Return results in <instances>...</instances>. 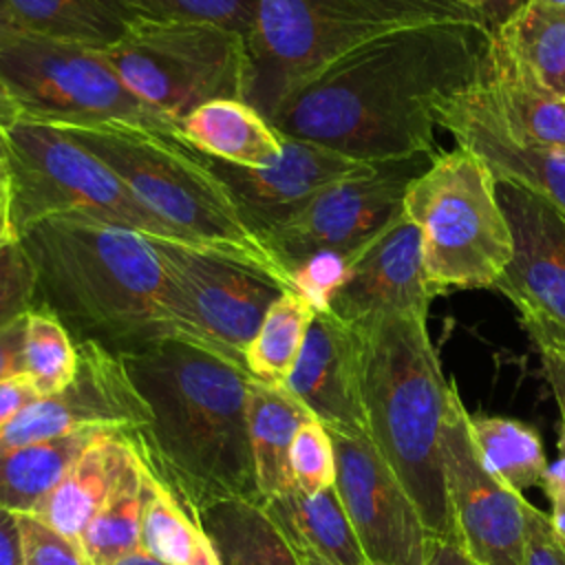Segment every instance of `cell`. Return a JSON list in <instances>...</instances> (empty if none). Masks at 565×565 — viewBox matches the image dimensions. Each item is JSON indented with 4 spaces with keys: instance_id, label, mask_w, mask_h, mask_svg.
<instances>
[{
    "instance_id": "obj_1",
    "label": "cell",
    "mask_w": 565,
    "mask_h": 565,
    "mask_svg": "<svg viewBox=\"0 0 565 565\" xmlns=\"http://www.w3.org/2000/svg\"><path fill=\"white\" fill-rule=\"evenodd\" d=\"M488 33L455 22L373 38L294 86L269 124L291 139L382 166L435 152V104L479 77Z\"/></svg>"
},
{
    "instance_id": "obj_2",
    "label": "cell",
    "mask_w": 565,
    "mask_h": 565,
    "mask_svg": "<svg viewBox=\"0 0 565 565\" xmlns=\"http://www.w3.org/2000/svg\"><path fill=\"white\" fill-rule=\"evenodd\" d=\"M119 353L150 408V424L128 439L177 501L194 519L223 499L260 503L245 415L249 375L174 338Z\"/></svg>"
},
{
    "instance_id": "obj_3",
    "label": "cell",
    "mask_w": 565,
    "mask_h": 565,
    "mask_svg": "<svg viewBox=\"0 0 565 565\" xmlns=\"http://www.w3.org/2000/svg\"><path fill=\"white\" fill-rule=\"evenodd\" d=\"M353 327L369 437L415 503L426 532L459 539L441 459L455 384L441 371L426 316L393 313Z\"/></svg>"
},
{
    "instance_id": "obj_4",
    "label": "cell",
    "mask_w": 565,
    "mask_h": 565,
    "mask_svg": "<svg viewBox=\"0 0 565 565\" xmlns=\"http://www.w3.org/2000/svg\"><path fill=\"white\" fill-rule=\"evenodd\" d=\"M46 305L95 340L132 349L168 338L166 271L150 236L86 218H46L18 236Z\"/></svg>"
},
{
    "instance_id": "obj_5",
    "label": "cell",
    "mask_w": 565,
    "mask_h": 565,
    "mask_svg": "<svg viewBox=\"0 0 565 565\" xmlns=\"http://www.w3.org/2000/svg\"><path fill=\"white\" fill-rule=\"evenodd\" d=\"M57 128L99 157L181 241L258 267L296 289L207 157L181 135L124 121Z\"/></svg>"
},
{
    "instance_id": "obj_6",
    "label": "cell",
    "mask_w": 565,
    "mask_h": 565,
    "mask_svg": "<svg viewBox=\"0 0 565 565\" xmlns=\"http://www.w3.org/2000/svg\"><path fill=\"white\" fill-rule=\"evenodd\" d=\"M433 22L486 31L481 18L457 0H260L247 38V104L269 117L294 86L344 53L384 33Z\"/></svg>"
},
{
    "instance_id": "obj_7",
    "label": "cell",
    "mask_w": 565,
    "mask_h": 565,
    "mask_svg": "<svg viewBox=\"0 0 565 565\" xmlns=\"http://www.w3.org/2000/svg\"><path fill=\"white\" fill-rule=\"evenodd\" d=\"M404 214L419 227L424 265L441 294L492 289L512 258V234L488 163L457 146L413 179Z\"/></svg>"
},
{
    "instance_id": "obj_8",
    "label": "cell",
    "mask_w": 565,
    "mask_h": 565,
    "mask_svg": "<svg viewBox=\"0 0 565 565\" xmlns=\"http://www.w3.org/2000/svg\"><path fill=\"white\" fill-rule=\"evenodd\" d=\"M4 179L15 236L66 216L181 241L99 157L57 126L20 119L9 132Z\"/></svg>"
},
{
    "instance_id": "obj_9",
    "label": "cell",
    "mask_w": 565,
    "mask_h": 565,
    "mask_svg": "<svg viewBox=\"0 0 565 565\" xmlns=\"http://www.w3.org/2000/svg\"><path fill=\"white\" fill-rule=\"evenodd\" d=\"M104 55L141 102L177 126L207 102H247V38L216 24L132 18Z\"/></svg>"
},
{
    "instance_id": "obj_10",
    "label": "cell",
    "mask_w": 565,
    "mask_h": 565,
    "mask_svg": "<svg viewBox=\"0 0 565 565\" xmlns=\"http://www.w3.org/2000/svg\"><path fill=\"white\" fill-rule=\"evenodd\" d=\"M0 84L29 121L49 126L124 121L181 135L172 119L124 84L104 51L86 44L13 29L0 42Z\"/></svg>"
},
{
    "instance_id": "obj_11",
    "label": "cell",
    "mask_w": 565,
    "mask_h": 565,
    "mask_svg": "<svg viewBox=\"0 0 565 565\" xmlns=\"http://www.w3.org/2000/svg\"><path fill=\"white\" fill-rule=\"evenodd\" d=\"M150 238L166 271L168 338L194 344L245 371L247 347L267 309L291 287L212 249L174 238Z\"/></svg>"
},
{
    "instance_id": "obj_12",
    "label": "cell",
    "mask_w": 565,
    "mask_h": 565,
    "mask_svg": "<svg viewBox=\"0 0 565 565\" xmlns=\"http://www.w3.org/2000/svg\"><path fill=\"white\" fill-rule=\"evenodd\" d=\"M437 152L382 163L377 172L327 188L298 212L269 227L263 236L289 271L318 256L335 254L353 260L371 241L404 214V196Z\"/></svg>"
},
{
    "instance_id": "obj_13",
    "label": "cell",
    "mask_w": 565,
    "mask_h": 565,
    "mask_svg": "<svg viewBox=\"0 0 565 565\" xmlns=\"http://www.w3.org/2000/svg\"><path fill=\"white\" fill-rule=\"evenodd\" d=\"M512 258L492 285L519 311L534 347H565V214L539 194L497 181Z\"/></svg>"
},
{
    "instance_id": "obj_14",
    "label": "cell",
    "mask_w": 565,
    "mask_h": 565,
    "mask_svg": "<svg viewBox=\"0 0 565 565\" xmlns=\"http://www.w3.org/2000/svg\"><path fill=\"white\" fill-rule=\"evenodd\" d=\"M468 415L455 388L441 437V459L459 541L481 565H525L527 499L483 463Z\"/></svg>"
},
{
    "instance_id": "obj_15",
    "label": "cell",
    "mask_w": 565,
    "mask_h": 565,
    "mask_svg": "<svg viewBox=\"0 0 565 565\" xmlns=\"http://www.w3.org/2000/svg\"><path fill=\"white\" fill-rule=\"evenodd\" d=\"M335 490L371 565H424L428 532L369 435L331 430Z\"/></svg>"
},
{
    "instance_id": "obj_16",
    "label": "cell",
    "mask_w": 565,
    "mask_h": 565,
    "mask_svg": "<svg viewBox=\"0 0 565 565\" xmlns=\"http://www.w3.org/2000/svg\"><path fill=\"white\" fill-rule=\"evenodd\" d=\"M77 349L73 382L29 404L0 433V452L90 426L132 433L150 424V408L135 388L121 353L95 338H84Z\"/></svg>"
},
{
    "instance_id": "obj_17",
    "label": "cell",
    "mask_w": 565,
    "mask_h": 565,
    "mask_svg": "<svg viewBox=\"0 0 565 565\" xmlns=\"http://www.w3.org/2000/svg\"><path fill=\"white\" fill-rule=\"evenodd\" d=\"M439 294L424 265L419 227L402 214L351 260L327 309L349 324L393 313L426 316Z\"/></svg>"
},
{
    "instance_id": "obj_18",
    "label": "cell",
    "mask_w": 565,
    "mask_h": 565,
    "mask_svg": "<svg viewBox=\"0 0 565 565\" xmlns=\"http://www.w3.org/2000/svg\"><path fill=\"white\" fill-rule=\"evenodd\" d=\"M207 163L225 181L260 234L327 188L377 172V166L291 137H282V154L265 168H241L212 157H207Z\"/></svg>"
},
{
    "instance_id": "obj_19",
    "label": "cell",
    "mask_w": 565,
    "mask_h": 565,
    "mask_svg": "<svg viewBox=\"0 0 565 565\" xmlns=\"http://www.w3.org/2000/svg\"><path fill=\"white\" fill-rule=\"evenodd\" d=\"M331 430L369 435L358 329L316 309L300 355L282 384Z\"/></svg>"
},
{
    "instance_id": "obj_20",
    "label": "cell",
    "mask_w": 565,
    "mask_h": 565,
    "mask_svg": "<svg viewBox=\"0 0 565 565\" xmlns=\"http://www.w3.org/2000/svg\"><path fill=\"white\" fill-rule=\"evenodd\" d=\"M433 110L437 126L446 128L457 146L479 154L494 181L530 190L565 214V150L516 141L477 82Z\"/></svg>"
},
{
    "instance_id": "obj_21",
    "label": "cell",
    "mask_w": 565,
    "mask_h": 565,
    "mask_svg": "<svg viewBox=\"0 0 565 565\" xmlns=\"http://www.w3.org/2000/svg\"><path fill=\"white\" fill-rule=\"evenodd\" d=\"M135 452L128 433L117 428L104 430L75 459L62 481L35 510V516L79 543L82 532L106 503Z\"/></svg>"
},
{
    "instance_id": "obj_22",
    "label": "cell",
    "mask_w": 565,
    "mask_h": 565,
    "mask_svg": "<svg viewBox=\"0 0 565 565\" xmlns=\"http://www.w3.org/2000/svg\"><path fill=\"white\" fill-rule=\"evenodd\" d=\"M477 84L516 141L565 150V102L527 79L490 35Z\"/></svg>"
},
{
    "instance_id": "obj_23",
    "label": "cell",
    "mask_w": 565,
    "mask_h": 565,
    "mask_svg": "<svg viewBox=\"0 0 565 565\" xmlns=\"http://www.w3.org/2000/svg\"><path fill=\"white\" fill-rule=\"evenodd\" d=\"M181 137L205 157L265 168L282 154V135L245 99H214L179 121Z\"/></svg>"
},
{
    "instance_id": "obj_24",
    "label": "cell",
    "mask_w": 565,
    "mask_h": 565,
    "mask_svg": "<svg viewBox=\"0 0 565 565\" xmlns=\"http://www.w3.org/2000/svg\"><path fill=\"white\" fill-rule=\"evenodd\" d=\"M247 435L260 503L294 488L289 450L311 413L285 388L258 380L247 382Z\"/></svg>"
},
{
    "instance_id": "obj_25",
    "label": "cell",
    "mask_w": 565,
    "mask_h": 565,
    "mask_svg": "<svg viewBox=\"0 0 565 565\" xmlns=\"http://www.w3.org/2000/svg\"><path fill=\"white\" fill-rule=\"evenodd\" d=\"M294 550L311 552L333 565H369L335 486L307 494L291 488L263 503Z\"/></svg>"
},
{
    "instance_id": "obj_26",
    "label": "cell",
    "mask_w": 565,
    "mask_h": 565,
    "mask_svg": "<svg viewBox=\"0 0 565 565\" xmlns=\"http://www.w3.org/2000/svg\"><path fill=\"white\" fill-rule=\"evenodd\" d=\"M196 521L218 565H300L296 550L258 501H214L196 512Z\"/></svg>"
},
{
    "instance_id": "obj_27",
    "label": "cell",
    "mask_w": 565,
    "mask_h": 565,
    "mask_svg": "<svg viewBox=\"0 0 565 565\" xmlns=\"http://www.w3.org/2000/svg\"><path fill=\"white\" fill-rule=\"evenodd\" d=\"M15 31L108 49L135 18L121 0H0Z\"/></svg>"
},
{
    "instance_id": "obj_28",
    "label": "cell",
    "mask_w": 565,
    "mask_h": 565,
    "mask_svg": "<svg viewBox=\"0 0 565 565\" xmlns=\"http://www.w3.org/2000/svg\"><path fill=\"white\" fill-rule=\"evenodd\" d=\"M104 430L108 428L90 426L0 452V508L15 514H35L84 448Z\"/></svg>"
},
{
    "instance_id": "obj_29",
    "label": "cell",
    "mask_w": 565,
    "mask_h": 565,
    "mask_svg": "<svg viewBox=\"0 0 565 565\" xmlns=\"http://www.w3.org/2000/svg\"><path fill=\"white\" fill-rule=\"evenodd\" d=\"M490 38L527 79L565 102V4L530 0Z\"/></svg>"
},
{
    "instance_id": "obj_30",
    "label": "cell",
    "mask_w": 565,
    "mask_h": 565,
    "mask_svg": "<svg viewBox=\"0 0 565 565\" xmlns=\"http://www.w3.org/2000/svg\"><path fill=\"white\" fill-rule=\"evenodd\" d=\"M148 479L150 470L135 452L115 490L79 536V547L90 565H115L121 558L139 552Z\"/></svg>"
},
{
    "instance_id": "obj_31",
    "label": "cell",
    "mask_w": 565,
    "mask_h": 565,
    "mask_svg": "<svg viewBox=\"0 0 565 565\" xmlns=\"http://www.w3.org/2000/svg\"><path fill=\"white\" fill-rule=\"evenodd\" d=\"M313 316L316 305L302 291H282L267 309L260 329L247 347L245 371L249 377L282 386L300 355Z\"/></svg>"
},
{
    "instance_id": "obj_32",
    "label": "cell",
    "mask_w": 565,
    "mask_h": 565,
    "mask_svg": "<svg viewBox=\"0 0 565 565\" xmlns=\"http://www.w3.org/2000/svg\"><path fill=\"white\" fill-rule=\"evenodd\" d=\"M468 426L483 463L510 488L523 492L543 486L547 457L534 426L501 415H468Z\"/></svg>"
},
{
    "instance_id": "obj_33",
    "label": "cell",
    "mask_w": 565,
    "mask_h": 565,
    "mask_svg": "<svg viewBox=\"0 0 565 565\" xmlns=\"http://www.w3.org/2000/svg\"><path fill=\"white\" fill-rule=\"evenodd\" d=\"M139 550L168 565H218L199 521L150 472Z\"/></svg>"
},
{
    "instance_id": "obj_34",
    "label": "cell",
    "mask_w": 565,
    "mask_h": 565,
    "mask_svg": "<svg viewBox=\"0 0 565 565\" xmlns=\"http://www.w3.org/2000/svg\"><path fill=\"white\" fill-rule=\"evenodd\" d=\"M79 364V349L62 318L49 307H31L24 316V373L40 397L66 388Z\"/></svg>"
},
{
    "instance_id": "obj_35",
    "label": "cell",
    "mask_w": 565,
    "mask_h": 565,
    "mask_svg": "<svg viewBox=\"0 0 565 565\" xmlns=\"http://www.w3.org/2000/svg\"><path fill=\"white\" fill-rule=\"evenodd\" d=\"M135 18L172 20V22H207L249 38L260 0H121Z\"/></svg>"
},
{
    "instance_id": "obj_36",
    "label": "cell",
    "mask_w": 565,
    "mask_h": 565,
    "mask_svg": "<svg viewBox=\"0 0 565 565\" xmlns=\"http://www.w3.org/2000/svg\"><path fill=\"white\" fill-rule=\"evenodd\" d=\"M289 466L294 486L307 494H318L335 486V450L331 433L313 415L302 422L291 441Z\"/></svg>"
},
{
    "instance_id": "obj_37",
    "label": "cell",
    "mask_w": 565,
    "mask_h": 565,
    "mask_svg": "<svg viewBox=\"0 0 565 565\" xmlns=\"http://www.w3.org/2000/svg\"><path fill=\"white\" fill-rule=\"evenodd\" d=\"M38 294L35 265L20 238L0 247V329L22 318Z\"/></svg>"
},
{
    "instance_id": "obj_38",
    "label": "cell",
    "mask_w": 565,
    "mask_h": 565,
    "mask_svg": "<svg viewBox=\"0 0 565 565\" xmlns=\"http://www.w3.org/2000/svg\"><path fill=\"white\" fill-rule=\"evenodd\" d=\"M24 565H90L77 541L60 534L35 514H15Z\"/></svg>"
},
{
    "instance_id": "obj_39",
    "label": "cell",
    "mask_w": 565,
    "mask_h": 565,
    "mask_svg": "<svg viewBox=\"0 0 565 565\" xmlns=\"http://www.w3.org/2000/svg\"><path fill=\"white\" fill-rule=\"evenodd\" d=\"M525 565H565V539L530 501H525Z\"/></svg>"
},
{
    "instance_id": "obj_40",
    "label": "cell",
    "mask_w": 565,
    "mask_h": 565,
    "mask_svg": "<svg viewBox=\"0 0 565 565\" xmlns=\"http://www.w3.org/2000/svg\"><path fill=\"white\" fill-rule=\"evenodd\" d=\"M543 488L552 503L550 523L554 532L561 539H565V433L563 430L558 437V457L547 466Z\"/></svg>"
},
{
    "instance_id": "obj_41",
    "label": "cell",
    "mask_w": 565,
    "mask_h": 565,
    "mask_svg": "<svg viewBox=\"0 0 565 565\" xmlns=\"http://www.w3.org/2000/svg\"><path fill=\"white\" fill-rule=\"evenodd\" d=\"M35 399H40L26 373L0 382V433Z\"/></svg>"
},
{
    "instance_id": "obj_42",
    "label": "cell",
    "mask_w": 565,
    "mask_h": 565,
    "mask_svg": "<svg viewBox=\"0 0 565 565\" xmlns=\"http://www.w3.org/2000/svg\"><path fill=\"white\" fill-rule=\"evenodd\" d=\"M24 316L0 329V382L24 373Z\"/></svg>"
},
{
    "instance_id": "obj_43",
    "label": "cell",
    "mask_w": 565,
    "mask_h": 565,
    "mask_svg": "<svg viewBox=\"0 0 565 565\" xmlns=\"http://www.w3.org/2000/svg\"><path fill=\"white\" fill-rule=\"evenodd\" d=\"M536 349L541 353L545 380H547V384L552 388V395H554V399L558 404L561 430L565 433V347L541 344Z\"/></svg>"
},
{
    "instance_id": "obj_44",
    "label": "cell",
    "mask_w": 565,
    "mask_h": 565,
    "mask_svg": "<svg viewBox=\"0 0 565 565\" xmlns=\"http://www.w3.org/2000/svg\"><path fill=\"white\" fill-rule=\"evenodd\" d=\"M457 2L475 11L490 35L492 31L501 29L508 20H512L530 0H457Z\"/></svg>"
},
{
    "instance_id": "obj_45",
    "label": "cell",
    "mask_w": 565,
    "mask_h": 565,
    "mask_svg": "<svg viewBox=\"0 0 565 565\" xmlns=\"http://www.w3.org/2000/svg\"><path fill=\"white\" fill-rule=\"evenodd\" d=\"M424 565H481L459 539L430 536L426 541Z\"/></svg>"
},
{
    "instance_id": "obj_46",
    "label": "cell",
    "mask_w": 565,
    "mask_h": 565,
    "mask_svg": "<svg viewBox=\"0 0 565 565\" xmlns=\"http://www.w3.org/2000/svg\"><path fill=\"white\" fill-rule=\"evenodd\" d=\"M0 565H24L18 516L0 508Z\"/></svg>"
},
{
    "instance_id": "obj_47",
    "label": "cell",
    "mask_w": 565,
    "mask_h": 565,
    "mask_svg": "<svg viewBox=\"0 0 565 565\" xmlns=\"http://www.w3.org/2000/svg\"><path fill=\"white\" fill-rule=\"evenodd\" d=\"M22 119V113L9 90L0 84V177L7 172V152H9V132Z\"/></svg>"
},
{
    "instance_id": "obj_48",
    "label": "cell",
    "mask_w": 565,
    "mask_h": 565,
    "mask_svg": "<svg viewBox=\"0 0 565 565\" xmlns=\"http://www.w3.org/2000/svg\"><path fill=\"white\" fill-rule=\"evenodd\" d=\"M18 238L11 221V207H9V190L7 179H0V247H4L9 241Z\"/></svg>"
},
{
    "instance_id": "obj_49",
    "label": "cell",
    "mask_w": 565,
    "mask_h": 565,
    "mask_svg": "<svg viewBox=\"0 0 565 565\" xmlns=\"http://www.w3.org/2000/svg\"><path fill=\"white\" fill-rule=\"evenodd\" d=\"M115 565H168V563H163V561H159V558H154V556H150V554H146V552L139 550V552H135V554L121 558V561L115 563Z\"/></svg>"
},
{
    "instance_id": "obj_50",
    "label": "cell",
    "mask_w": 565,
    "mask_h": 565,
    "mask_svg": "<svg viewBox=\"0 0 565 565\" xmlns=\"http://www.w3.org/2000/svg\"><path fill=\"white\" fill-rule=\"evenodd\" d=\"M296 554H298L300 565H333V563H329V561H324V558H320L311 552H305V550H296Z\"/></svg>"
},
{
    "instance_id": "obj_51",
    "label": "cell",
    "mask_w": 565,
    "mask_h": 565,
    "mask_svg": "<svg viewBox=\"0 0 565 565\" xmlns=\"http://www.w3.org/2000/svg\"><path fill=\"white\" fill-rule=\"evenodd\" d=\"M13 31V26H11V22L7 20V15H4V11L0 9V42L9 35Z\"/></svg>"
},
{
    "instance_id": "obj_52",
    "label": "cell",
    "mask_w": 565,
    "mask_h": 565,
    "mask_svg": "<svg viewBox=\"0 0 565 565\" xmlns=\"http://www.w3.org/2000/svg\"><path fill=\"white\" fill-rule=\"evenodd\" d=\"M550 2H558V4H565V0H550Z\"/></svg>"
},
{
    "instance_id": "obj_53",
    "label": "cell",
    "mask_w": 565,
    "mask_h": 565,
    "mask_svg": "<svg viewBox=\"0 0 565 565\" xmlns=\"http://www.w3.org/2000/svg\"><path fill=\"white\" fill-rule=\"evenodd\" d=\"M0 179H4V177H0Z\"/></svg>"
}]
</instances>
